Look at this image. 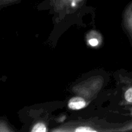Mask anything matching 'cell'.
Here are the masks:
<instances>
[{
    "mask_svg": "<svg viewBox=\"0 0 132 132\" xmlns=\"http://www.w3.org/2000/svg\"><path fill=\"white\" fill-rule=\"evenodd\" d=\"M86 105V102L82 98L73 97L70 100L68 107L72 110H79L84 108Z\"/></svg>",
    "mask_w": 132,
    "mask_h": 132,
    "instance_id": "obj_1",
    "label": "cell"
},
{
    "mask_svg": "<svg viewBox=\"0 0 132 132\" xmlns=\"http://www.w3.org/2000/svg\"><path fill=\"white\" fill-rule=\"evenodd\" d=\"M46 131V126L43 123H37L34 126L33 129L32 130V131L36 132H45Z\"/></svg>",
    "mask_w": 132,
    "mask_h": 132,
    "instance_id": "obj_2",
    "label": "cell"
},
{
    "mask_svg": "<svg viewBox=\"0 0 132 132\" xmlns=\"http://www.w3.org/2000/svg\"><path fill=\"white\" fill-rule=\"evenodd\" d=\"M125 97L128 103H132V87L128 89L127 91L125 92Z\"/></svg>",
    "mask_w": 132,
    "mask_h": 132,
    "instance_id": "obj_3",
    "label": "cell"
},
{
    "mask_svg": "<svg viewBox=\"0 0 132 132\" xmlns=\"http://www.w3.org/2000/svg\"><path fill=\"white\" fill-rule=\"evenodd\" d=\"M98 43H99V41L96 39H90L89 40V44L92 46H97L98 45Z\"/></svg>",
    "mask_w": 132,
    "mask_h": 132,
    "instance_id": "obj_4",
    "label": "cell"
},
{
    "mask_svg": "<svg viewBox=\"0 0 132 132\" xmlns=\"http://www.w3.org/2000/svg\"><path fill=\"white\" fill-rule=\"evenodd\" d=\"M76 131H94V130H92V129L89 128L81 127V128H79L76 129Z\"/></svg>",
    "mask_w": 132,
    "mask_h": 132,
    "instance_id": "obj_5",
    "label": "cell"
},
{
    "mask_svg": "<svg viewBox=\"0 0 132 132\" xmlns=\"http://www.w3.org/2000/svg\"><path fill=\"white\" fill-rule=\"evenodd\" d=\"M70 1H73V2H77V1H82V0H70Z\"/></svg>",
    "mask_w": 132,
    "mask_h": 132,
    "instance_id": "obj_6",
    "label": "cell"
},
{
    "mask_svg": "<svg viewBox=\"0 0 132 132\" xmlns=\"http://www.w3.org/2000/svg\"><path fill=\"white\" fill-rule=\"evenodd\" d=\"M131 27H132V18H131Z\"/></svg>",
    "mask_w": 132,
    "mask_h": 132,
    "instance_id": "obj_7",
    "label": "cell"
}]
</instances>
